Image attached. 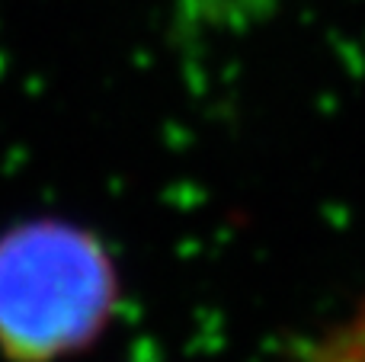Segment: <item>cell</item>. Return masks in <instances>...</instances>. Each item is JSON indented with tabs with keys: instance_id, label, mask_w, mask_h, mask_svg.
Listing matches in <instances>:
<instances>
[{
	"instance_id": "cell-1",
	"label": "cell",
	"mask_w": 365,
	"mask_h": 362,
	"mask_svg": "<svg viewBox=\"0 0 365 362\" xmlns=\"http://www.w3.org/2000/svg\"><path fill=\"white\" fill-rule=\"evenodd\" d=\"M119 273L93 231L29 218L0 231V359L61 362L103 337Z\"/></svg>"
},
{
	"instance_id": "cell-2",
	"label": "cell",
	"mask_w": 365,
	"mask_h": 362,
	"mask_svg": "<svg viewBox=\"0 0 365 362\" xmlns=\"http://www.w3.org/2000/svg\"><path fill=\"white\" fill-rule=\"evenodd\" d=\"M311 362H365V301L324 340Z\"/></svg>"
}]
</instances>
